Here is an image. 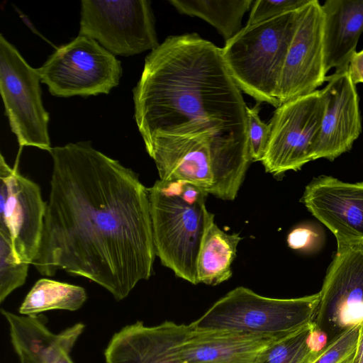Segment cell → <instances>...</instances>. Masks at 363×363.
Returning a JSON list of instances; mask_svg holds the SVG:
<instances>
[{
	"label": "cell",
	"mask_w": 363,
	"mask_h": 363,
	"mask_svg": "<svg viewBox=\"0 0 363 363\" xmlns=\"http://www.w3.org/2000/svg\"><path fill=\"white\" fill-rule=\"evenodd\" d=\"M320 292L295 298L261 296L238 286L191 323L196 330H225L279 339L312 323Z\"/></svg>",
	"instance_id": "5b68a950"
},
{
	"label": "cell",
	"mask_w": 363,
	"mask_h": 363,
	"mask_svg": "<svg viewBox=\"0 0 363 363\" xmlns=\"http://www.w3.org/2000/svg\"><path fill=\"white\" fill-rule=\"evenodd\" d=\"M41 82L58 97L108 94L119 84L121 62L95 40L79 35L37 68Z\"/></svg>",
	"instance_id": "52a82bcc"
},
{
	"label": "cell",
	"mask_w": 363,
	"mask_h": 363,
	"mask_svg": "<svg viewBox=\"0 0 363 363\" xmlns=\"http://www.w3.org/2000/svg\"><path fill=\"white\" fill-rule=\"evenodd\" d=\"M274 340L231 330H196L191 326L187 337L172 347L171 354L178 363H254L259 351Z\"/></svg>",
	"instance_id": "e0dca14e"
},
{
	"label": "cell",
	"mask_w": 363,
	"mask_h": 363,
	"mask_svg": "<svg viewBox=\"0 0 363 363\" xmlns=\"http://www.w3.org/2000/svg\"><path fill=\"white\" fill-rule=\"evenodd\" d=\"M162 181H184L233 201L252 162L247 144L209 133L164 135L144 142Z\"/></svg>",
	"instance_id": "3957f363"
},
{
	"label": "cell",
	"mask_w": 363,
	"mask_h": 363,
	"mask_svg": "<svg viewBox=\"0 0 363 363\" xmlns=\"http://www.w3.org/2000/svg\"><path fill=\"white\" fill-rule=\"evenodd\" d=\"M325 111L321 91L299 96L281 104L269 121V138L261 160L274 177L297 171L313 160Z\"/></svg>",
	"instance_id": "ba28073f"
},
{
	"label": "cell",
	"mask_w": 363,
	"mask_h": 363,
	"mask_svg": "<svg viewBox=\"0 0 363 363\" xmlns=\"http://www.w3.org/2000/svg\"><path fill=\"white\" fill-rule=\"evenodd\" d=\"M80 15L79 35L114 55H134L160 45L150 1L82 0Z\"/></svg>",
	"instance_id": "30bf717a"
},
{
	"label": "cell",
	"mask_w": 363,
	"mask_h": 363,
	"mask_svg": "<svg viewBox=\"0 0 363 363\" xmlns=\"http://www.w3.org/2000/svg\"><path fill=\"white\" fill-rule=\"evenodd\" d=\"M242 240L238 233L228 234L215 223L209 211L197 260V282L216 286L233 274L232 264Z\"/></svg>",
	"instance_id": "ffe728a7"
},
{
	"label": "cell",
	"mask_w": 363,
	"mask_h": 363,
	"mask_svg": "<svg viewBox=\"0 0 363 363\" xmlns=\"http://www.w3.org/2000/svg\"><path fill=\"white\" fill-rule=\"evenodd\" d=\"M325 82L320 89L325 111L313 160L333 161L351 150L362 133V119L359 96L348 68L335 72Z\"/></svg>",
	"instance_id": "9a60e30c"
},
{
	"label": "cell",
	"mask_w": 363,
	"mask_h": 363,
	"mask_svg": "<svg viewBox=\"0 0 363 363\" xmlns=\"http://www.w3.org/2000/svg\"><path fill=\"white\" fill-rule=\"evenodd\" d=\"M204 195L208 196L207 194L202 191L196 186L187 183L184 187V190L181 198L186 203L189 205H194L200 198Z\"/></svg>",
	"instance_id": "f546056e"
},
{
	"label": "cell",
	"mask_w": 363,
	"mask_h": 363,
	"mask_svg": "<svg viewBox=\"0 0 363 363\" xmlns=\"http://www.w3.org/2000/svg\"><path fill=\"white\" fill-rule=\"evenodd\" d=\"M156 256L176 277L197 284V260L209 213L206 195L194 205L148 188Z\"/></svg>",
	"instance_id": "8992f818"
},
{
	"label": "cell",
	"mask_w": 363,
	"mask_h": 363,
	"mask_svg": "<svg viewBox=\"0 0 363 363\" xmlns=\"http://www.w3.org/2000/svg\"><path fill=\"white\" fill-rule=\"evenodd\" d=\"M180 13L196 16L215 27L225 42L242 28L241 21L252 0H169Z\"/></svg>",
	"instance_id": "44dd1931"
},
{
	"label": "cell",
	"mask_w": 363,
	"mask_h": 363,
	"mask_svg": "<svg viewBox=\"0 0 363 363\" xmlns=\"http://www.w3.org/2000/svg\"><path fill=\"white\" fill-rule=\"evenodd\" d=\"M21 363H30L25 359H20Z\"/></svg>",
	"instance_id": "1f68e13d"
},
{
	"label": "cell",
	"mask_w": 363,
	"mask_h": 363,
	"mask_svg": "<svg viewBox=\"0 0 363 363\" xmlns=\"http://www.w3.org/2000/svg\"><path fill=\"white\" fill-rule=\"evenodd\" d=\"M313 322L329 342L363 323V242L337 245L320 291Z\"/></svg>",
	"instance_id": "8fae6325"
},
{
	"label": "cell",
	"mask_w": 363,
	"mask_h": 363,
	"mask_svg": "<svg viewBox=\"0 0 363 363\" xmlns=\"http://www.w3.org/2000/svg\"><path fill=\"white\" fill-rule=\"evenodd\" d=\"M348 72L355 85L363 83V50L355 52L352 57L348 66Z\"/></svg>",
	"instance_id": "f1b7e54d"
},
{
	"label": "cell",
	"mask_w": 363,
	"mask_h": 363,
	"mask_svg": "<svg viewBox=\"0 0 363 363\" xmlns=\"http://www.w3.org/2000/svg\"><path fill=\"white\" fill-rule=\"evenodd\" d=\"M313 321L298 330L274 340L258 353L254 363H309L318 354L314 351Z\"/></svg>",
	"instance_id": "603a6c76"
},
{
	"label": "cell",
	"mask_w": 363,
	"mask_h": 363,
	"mask_svg": "<svg viewBox=\"0 0 363 363\" xmlns=\"http://www.w3.org/2000/svg\"><path fill=\"white\" fill-rule=\"evenodd\" d=\"M289 247L301 252H315L324 241L322 230L313 223H302L294 227L286 238Z\"/></svg>",
	"instance_id": "83f0119b"
},
{
	"label": "cell",
	"mask_w": 363,
	"mask_h": 363,
	"mask_svg": "<svg viewBox=\"0 0 363 363\" xmlns=\"http://www.w3.org/2000/svg\"><path fill=\"white\" fill-rule=\"evenodd\" d=\"M323 13L318 0L300 9L278 86L279 104L318 90L326 80Z\"/></svg>",
	"instance_id": "4fadbf2b"
},
{
	"label": "cell",
	"mask_w": 363,
	"mask_h": 363,
	"mask_svg": "<svg viewBox=\"0 0 363 363\" xmlns=\"http://www.w3.org/2000/svg\"><path fill=\"white\" fill-rule=\"evenodd\" d=\"M133 93L144 142L209 133L248 145L247 106L222 48L197 33L169 36L152 50Z\"/></svg>",
	"instance_id": "7a4b0ae2"
},
{
	"label": "cell",
	"mask_w": 363,
	"mask_h": 363,
	"mask_svg": "<svg viewBox=\"0 0 363 363\" xmlns=\"http://www.w3.org/2000/svg\"><path fill=\"white\" fill-rule=\"evenodd\" d=\"M301 9L245 26L222 48L236 85L259 103L280 106L279 82Z\"/></svg>",
	"instance_id": "277c9868"
},
{
	"label": "cell",
	"mask_w": 363,
	"mask_h": 363,
	"mask_svg": "<svg viewBox=\"0 0 363 363\" xmlns=\"http://www.w3.org/2000/svg\"><path fill=\"white\" fill-rule=\"evenodd\" d=\"M362 323L355 325L332 340L309 363H352Z\"/></svg>",
	"instance_id": "d4e9b609"
},
{
	"label": "cell",
	"mask_w": 363,
	"mask_h": 363,
	"mask_svg": "<svg viewBox=\"0 0 363 363\" xmlns=\"http://www.w3.org/2000/svg\"><path fill=\"white\" fill-rule=\"evenodd\" d=\"M0 231L9 235L14 255L32 264L42 241L47 202L40 186L0 155Z\"/></svg>",
	"instance_id": "7c38bea8"
},
{
	"label": "cell",
	"mask_w": 363,
	"mask_h": 363,
	"mask_svg": "<svg viewBox=\"0 0 363 363\" xmlns=\"http://www.w3.org/2000/svg\"><path fill=\"white\" fill-rule=\"evenodd\" d=\"M29 265V264L20 262L16 257L9 235L0 231L1 303L15 289L25 284Z\"/></svg>",
	"instance_id": "cb8c5ba5"
},
{
	"label": "cell",
	"mask_w": 363,
	"mask_h": 363,
	"mask_svg": "<svg viewBox=\"0 0 363 363\" xmlns=\"http://www.w3.org/2000/svg\"><path fill=\"white\" fill-rule=\"evenodd\" d=\"M259 104L252 108H246L247 139L252 162H261L270 133L269 124L264 123L259 116Z\"/></svg>",
	"instance_id": "484cf974"
},
{
	"label": "cell",
	"mask_w": 363,
	"mask_h": 363,
	"mask_svg": "<svg viewBox=\"0 0 363 363\" xmlns=\"http://www.w3.org/2000/svg\"><path fill=\"white\" fill-rule=\"evenodd\" d=\"M301 201L333 233L337 245L363 242V181L349 183L321 175L306 186Z\"/></svg>",
	"instance_id": "5bb4252c"
},
{
	"label": "cell",
	"mask_w": 363,
	"mask_h": 363,
	"mask_svg": "<svg viewBox=\"0 0 363 363\" xmlns=\"http://www.w3.org/2000/svg\"><path fill=\"white\" fill-rule=\"evenodd\" d=\"M363 361V323L357 344L355 355L352 363H360Z\"/></svg>",
	"instance_id": "4dcf8cb0"
},
{
	"label": "cell",
	"mask_w": 363,
	"mask_h": 363,
	"mask_svg": "<svg viewBox=\"0 0 363 363\" xmlns=\"http://www.w3.org/2000/svg\"><path fill=\"white\" fill-rule=\"evenodd\" d=\"M360 363H363V361L362 362H360Z\"/></svg>",
	"instance_id": "d6a6232c"
},
{
	"label": "cell",
	"mask_w": 363,
	"mask_h": 363,
	"mask_svg": "<svg viewBox=\"0 0 363 363\" xmlns=\"http://www.w3.org/2000/svg\"><path fill=\"white\" fill-rule=\"evenodd\" d=\"M40 77L2 34L0 35V93L11 131L21 147L48 152L49 113L43 105Z\"/></svg>",
	"instance_id": "9c48e42d"
},
{
	"label": "cell",
	"mask_w": 363,
	"mask_h": 363,
	"mask_svg": "<svg viewBox=\"0 0 363 363\" xmlns=\"http://www.w3.org/2000/svg\"><path fill=\"white\" fill-rule=\"evenodd\" d=\"M40 250L32 264L86 278L117 300L148 280L156 257L148 188L130 168L89 142L52 147Z\"/></svg>",
	"instance_id": "6da1fadb"
},
{
	"label": "cell",
	"mask_w": 363,
	"mask_h": 363,
	"mask_svg": "<svg viewBox=\"0 0 363 363\" xmlns=\"http://www.w3.org/2000/svg\"><path fill=\"white\" fill-rule=\"evenodd\" d=\"M84 327L78 323L54 334L39 316H28L15 323L10 336L20 359L30 363H73L69 352Z\"/></svg>",
	"instance_id": "d6986e66"
},
{
	"label": "cell",
	"mask_w": 363,
	"mask_h": 363,
	"mask_svg": "<svg viewBox=\"0 0 363 363\" xmlns=\"http://www.w3.org/2000/svg\"><path fill=\"white\" fill-rule=\"evenodd\" d=\"M86 298V292L82 286L43 278L28 293L19 313L34 316L51 310L74 311L83 306Z\"/></svg>",
	"instance_id": "7402d4cb"
},
{
	"label": "cell",
	"mask_w": 363,
	"mask_h": 363,
	"mask_svg": "<svg viewBox=\"0 0 363 363\" xmlns=\"http://www.w3.org/2000/svg\"><path fill=\"white\" fill-rule=\"evenodd\" d=\"M323 13L325 71L348 68L363 32V0H327Z\"/></svg>",
	"instance_id": "ac0fdd59"
},
{
	"label": "cell",
	"mask_w": 363,
	"mask_h": 363,
	"mask_svg": "<svg viewBox=\"0 0 363 363\" xmlns=\"http://www.w3.org/2000/svg\"><path fill=\"white\" fill-rule=\"evenodd\" d=\"M310 0H257L254 2L246 26H252L296 11Z\"/></svg>",
	"instance_id": "4316f807"
},
{
	"label": "cell",
	"mask_w": 363,
	"mask_h": 363,
	"mask_svg": "<svg viewBox=\"0 0 363 363\" xmlns=\"http://www.w3.org/2000/svg\"><path fill=\"white\" fill-rule=\"evenodd\" d=\"M191 324L164 321L146 326L142 321L116 333L105 351L106 363H178L172 357V347L184 340Z\"/></svg>",
	"instance_id": "2e32d148"
}]
</instances>
